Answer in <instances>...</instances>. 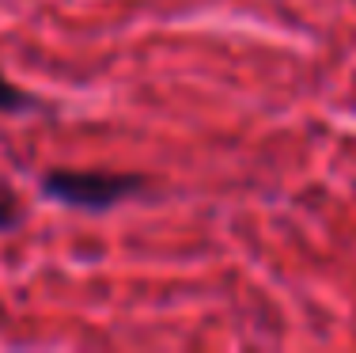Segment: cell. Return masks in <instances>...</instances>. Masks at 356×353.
Segmentation results:
<instances>
[{
  "label": "cell",
  "instance_id": "1",
  "mask_svg": "<svg viewBox=\"0 0 356 353\" xmlns=\"http://www.w3.org/2000/svg\"><path fill=\"white\" fill-rule=\"evenodd\" d=\"M144 190L140 175H110V171H46L42 175V194L61 201L69 209H88V213H106Z\"/></svg>",
  "mask_w": 356,
  "mask_h": 353
},
{
  "label": "cell",
  "instance_id": "2",
  "mask_svg": "<svg viewBox=\"0 0 356 353\" xmlns=\"http://www.w3.org/2000/svg\"><path fill=\"white\" fill-rule=\"evenodd\" d=\"M23 107H31V95L19 91L4 72H0V111H23Z\"/></svg>",
  "mask_w": 356,
  "mask_h": 353
},
{
  "label": "cell",
  "instance_id": "3",
  "mask_svg": "<svg viewBox=\"0 0 356 353\" xmlns=\"http://www.w3.org/2000/svg\"><path fill=\"white\" fill-rule=\"evenodd\" d=\"M15 221H19V201H15L4 187H0V232L12 228Z\"/></svg>",
  "mask_w": 356,
  "mask_h": 353
}]
</instances>
